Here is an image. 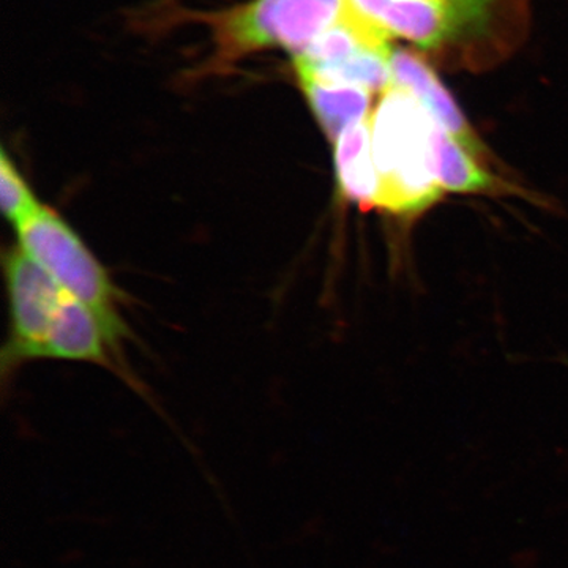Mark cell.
I'll return each instance as SVG.
<instances>
[{"label":"cell","instance_id":"cell-1","mask_svg":"<svg viewBox=\"0 0 568 568\" xmlns=\"http://www.w3.org/2000/svg\"><path fill=\"white\" fill-rule=\"evenodd\" d=\"M388 39L416 44L440 67L484 71L507 59L529 29V0H345Z\"/></svg>","mask_w":568,"mask_h":568},{"label":"cell","instance_id":"cell-2","mask_svg":"<svg viewBox=\"0 0 568 568\" xmlns=\"http://www.w3.org/2000/svg\"><path fill=\"white\" fill-rule=\"evenodd\" d=\"M369 121L379 178L377 209L403 219L429 211L444 196L432 163L435 121L409 92L398 88L381 95Z\"/></svg>","mask_w":568,"mask_h":568},{"label":"cell","instance_id":"cell-3","mask_svg":"<svg viewBox=\"0 0 568 568\" xmlns=\"http://www.w3.org/2000/svg\"><path fill=\"white\" fill-rule=\"evenodd\" d=\"M20 246L39 263L71 297L89 306L118 345L126 334L118 313L119 293L110 275L59 213L41 207L17 227Z\"/></svg>","mask_w":568,"mask_h":568},{"label":"cell","instance_id":"cell-4","mask_svg":"<svg viewBox=\"0 0 568 568\" xmlns=\"http://www.w3.org/2000/svg\"><path fill=\"white\" fill-rule=\"evenodd\" d=\"M345 0H253L219 24L226 55L283 48L295 55L339 20Z\"/></svg>","mask_w":568,"mask_h":568},{"label":"cell","instance_id":"cell-5","mask_svg":"<svg viewBox=\"0 0 568 568\" xmlns=\"http://www.w3.org/2000/svg\"><path fill=\"white\" fill-rule=\"evenodd\" d=\"M6 280L11 310V338L6 358L11 364L39 358L65 291L21 246L6 254Z\"/></svg>","mask_w":568,"mask_h":568},{"label":"cell","instance_id":"cell-6","mask_svg":"<svg viewBox=\"0 0 568 568\" xmlns=\"http://www.w3.org/2000/svg\"><path fill=\"white\" fill-rule=\"evenodd\" d=\"M392 88L403 89L417 100L429 118L446 130L466 151L491 168L495 155L467 122L465 112L420 54L398 48L392 52Z\"/></svg>","mask_w":568,"mask_h":568},{"label":"cell","instance_id":"cell-7","mask_svg":"<svg viewBox=\"0 0 568 568\" xmlns=\"http://www.w3.org/2000/svg\"><path fill=\"white\" fill-rule=\"evenodd\" d=\"M108 347L114 345L102 321L89 306L65 294L61 308L52 321L50 334L40 347L39 358H61L111 366Z\"/></svg>","mask_w":568,"mask_h":568},{"label":"cell","instance_id":"cell-8","mask_svg":"<svg viewBox=\"0 0 568 568\" xmlns=\"http://www.w3.org/2000/svg\"><path fill=\"white\" fill-rule=\"evenodd\" d=\"M432 163L436 181L444 193L526 196L517 185L493 174L488 166L481 164L477 156L466 151L436 122L432 130Z\"/></svg>","mask_w":568,"mask_h":568},{"label":"cell","instance_id":"cell-9","mask_svg":"<svg viewBox=\"0 0 568 568\" xmlns=\"http://www.w3.org/2000/svg\"><path fill=\"white\" fill-rule=\"evenodd\" d=\"M369 118L355 123L334 142L339 194L346 203L355 205L362 212L372 211L379 205V178L373 159Z\"/></svg>","mask_w":568,"mask_h":568},{"label":"cell","instance_id":"cell-10","mask_svg":"<svg viewBox=\"0 0 568 568\" xmlns=\"http://www.w3.org/2000/svg\"><path fill=\"white\" fill-rule=\"evenodd\" d=\"M297 78L317 123L332 142L355 123L369 118L373 93L353 85L317 80L312 74L297 73Z\"/></svg>","mask_w":568,"mask_h":568},{"label":"cell","instance_id":"cell-11","mask_svg":"<svg viewBox=\"0 0 568 568\" xmlns=\"http://www.w3.org/2000/svg\"><path fill=\"white\" fill-rule=\"evenodd\" d=\"M0 205L3 215L14 227L28 222L43 207L6 151H2L0 159Z\"/></svg>","mask_w":568,"mask_h":568}]
</instances>
